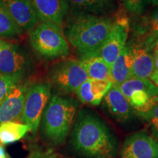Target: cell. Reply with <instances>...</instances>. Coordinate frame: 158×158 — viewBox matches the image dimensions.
Segmentation results:
<instances>
[{
	"mask_svg": "<svg viewBox=\"0 0 158 158\" xmlns=\"http://www.w3.org/2000/svg\"><path fill=\"white\" fill-rule=\"evenodd\" d=\"M70 144L84 158H116L118 143L108 124L95 113L80 110L70 133Z\"/></svg>",
	"mask_w": 158,
	"mask_h": 158,
	"instance_id": "1",
	"label": "cell"
},
{
	"mask_svg": "<svg viewBox=\"0 0 158 158\" xmlns=\"http://www.w3.org/2000/svg\"><path fill=\"white\" fill-rule=\"evenodd\" d=\"M114 19L76 11L64 31L69 45L81 55L96 52L112 28Z\"/></svg>",
	"mask_w": 158,
	"mask_h": 158,
	"instance_id": "2",
	"label": "cell"
},
{
	"mask_svg": "<svg viewBox=\"0 0 158 158\" xmlns=\"http://www.w3.org/2000/svg\"><path fill=\"white\" fill-rule=\"evenodd\" d=\"M78 105L75 100L53 94L41 117V133L49 143L59 146L64 143L70 133Z\"/></svg>",
	"mask_w": 158,
	"mask_h": 158,
	"instance_id": "3",
	"label": "cell"
},
{
	"mask_svg": "<svg viewBox=\"0 0 158 158\" xmlns=\"http://www.w3.org/2000/svg\"><path fill=\"white\" fill-rule=\"evenodd\" d=\"M31 48L45 60H56L70 55V45L62 27L51 22H40L29 32Z\"/></svg>",
	"mask_w": 158,
	"mask_h": 158,
	"instance_id": "4",
	"label": "cell"
},
{
	"mask_svg": "<svg viewBox=\"0 0 158 158\" xmlns=\"http://www.w3.org/2000/svg\"><path fill=\"white\" fill-rule=\"evenodd\" d=\"M51 96V85L49 83H35L27 89L21 122L29 126L33 134L39 129L41 117Z\"/></svg>",
	"mask_w": 158,
	"mask_h": 158,
	"instance_id": "5",
	"label": "cell"
},
{
	"mask_svg": "<svg viewBox=\"0 0 158 158\" xmlns=\"http://www.w3.org/2000/svg\"><path fill=\"white\" fill-rule=\"evenodd\" d=\"M116 86L129 102L136 115L147 112L155 103L158 96V88L150 79L132 77Z\"/></svg>",
	"mask_w": 158,
	"mask_h": 158,
	"instance_id": "6",
	"label": "cell"
},
{
	"mask_svg": "<svg viewBox=\"0 0 158 158\" xmlns=\"http://www.w3.org/2000/svg\"><path fill=\"white\" fill-rule=\"evenodd\" d=\"M48 77L51 82L66 93H76L89 78L79 59H68L51 67Z\"/></svg>",
	"mask_w": 158,
	"mask_h": 158,
	"instance_id": "7",
	"label": "cell"
},
{
	"mask_svg": "<svg viewBox=\"0 0 158 158\" xmlns=\"http://www.w3.org/2000/svg\"><path fill=\"white\" fill-rule=\"evenodd\" d=\"M130 24V20L126 15H117L109 34L95 52L110 66L127 45Z\"/></svg>",
	"mask_w": 158,
	"mask_h": 158,
	"instance_id": "8",
	"label": "cell"
},
{
	"mask_svg": "<svg viewBox=\"0 0 158 158\" xmlns=\"http://www.w3.org/2000/svg\"><path fill=\"white\" fill-rule=\"evenodd\" d=\"M31 68L29 53L17 43L7 41L0 50V75L18 76L23 78Z\"/></svg>",
	"mask_w": 158,
	"mask_h": 158,
	"instance_id": "9",
	"label": "cell"
},
{
	"mask_svg": "<svg viewBox=\"0 0 158 158\" xmlns=\"http://www.w3.org/2000/svg\"><path fill=\"white\" fill-rule=\"evenodd\" d=\"M130 27L133 35L131 43L151 52L158 43V6L136 18Z\"/></svg>",
	"mask_w": 158,
	"mask_h": 158,
	"instance_id": "10",
	"label": "cell"
},
{
	"mask_svg": "<svg viewBox=\"0 0 158 158\" xmlns=\"http://www.w3.org/2000/svg\"><path fill=\"white\" fill-rule=\"evenodd\" d=\"M119 158H158V140L144 130L136 132L125 138Z\"/></svg>",
	"mask_w": 158,
	"mask_h": 158,
	"instance_id": "11",
	"label": "cell"
},
{
	"mask_svg": "<svg viewBox=\"0 0 158 158\" xmlns=\"http://www.w3.org/2000/svg\"><path fill=\"white\" fill-rule=\"evenodd\" d=\"M29 86L28 83H21L0 102V124L8 122H21L23 104Z\"/></svg>",
	"mask_w": 158,
	"mask_h": 158,
	"instance_id": "12",
	"label": "cell"
},
{
	"mask_svg": "<svg viewBox=\"0 0 158 158\" xmlns=\"http://www.w3.org/2000/svg\"><path fill=\"white\" fill-rule=\"evenodd\" d=\"M102 102L108 113L119 123H128L136 115L127 99L114 84L108 90Z\"/></svg>",
	"mask_w": 158,
	"mask_h": 158,
	"instance_id": "13",
	"label": "cell"
},
{
	"mask_svg": "<svg viewBox=\"0 0 158 158\" xmlns=\"http://www.w3.org/2000/svg\"><path fill=\"white\" fill-rule=\"evenodd\" d=\"M4 5L24 32H30L39 23L33 0H2Z\"/></svg>",
	"mask_w": 158,
	"mask_h": 158,
	"instance_id": "14",
	"label": "cell"
},
{
	"mask_svg": "<svg viewBox=\"0 0 158 158\" xmlns=\"http://www.w3.org/2000/svg\"><path fill=\"white\" fill-rule=\"evenodd\" d=\"M40 22H51L62 27L70 6L67 0H33Z\"/></svg>",
	"mask_w": 158,
	"mask_h": 158,
	"instance_id": "15",
	"label": "cell"
},
{
	"mask_svg": "<svg viewBox=\"0 0 158 158\" xmlns=\"http://www.w3.org/2000/svg\"><path fill=\"white\" fill-rule=\"evenodd\" d=\"M113 83L88 78L76 90V94L83 104L96 106L101 103Z\"/></svg>",
	"mask_w": 158,
	"mask_h": 158,
	"instance_id": "16",
	"label": "cell"
},
{
	"mask_svg": "<svg viewBox=\"0 0 158 158\" xmlns=\"http://www.w3.org/2000/svg\"><path fill=\"white\" fill-rule=\"evenodd\" d=\"M79 60L89 78L113 83L110 66L95 52L82 55Z\"/></svg>",
	"mask_w": 158,
	"mask_h": 158,
	"instance_id": "17",
	"label": "cell"
},
{
	"mask_svg": "<svg viewBox=\"0 0 158 158\" xmlns=\"http://www.w3.org/2000/svg\"><path fill=\"white\" fill-rule=\"evenodd\" d=\"M129 45L133 56V77L149 79L155 71L152 53L131 43Z\"/></svg>",
	"mask_w": 158,
	"mask_h": 158,
	"instance_id": "18",
	"label": "cell"
},
{
	"mask_svg": "<svg viewBox=\"0 0 158 158\" xmlns=\"http://www.w3.org/2000/svg\"><path fill=\"white\" fill-rule=\"evenodd\" d=\"M133 56L130 45L127 44L110 65L113 84L118 86L133 77Z\"/></svg>",
	"mask_w": 158,
	"mask_h": 158,
	"instance_id": "19",
	"label": "cell"
},
{
	"mask_svg": "<svg viewBox=\"0 0 158 158\" xmlns=\"http://www.w3.org/2000/svg\"><path fill=\"white\" fill-rule=\"evenodd\" d=\"M69 6L76 11L100 16L114 13L116 8V0H67Z\"/></svg>",
	"mask_w": 158,
	"mask_h": 158,
	"instance_id": "20",
	"label": "cell"
},
{
	"mask_svg": "<svg viewBox=\"0 0 158 158\" xmlns=\"http://www.w3.org/2000/svg\"><path fill=\"white\" fill-rule=\"evenodd\" d=\"M23 34L24 31L12 18L2 0H0V39L15 40Z\"/></svg>",
	"mask_w": 158,
	"mask_h": 158,
	"instance_id": "21",
	"label": "cell"
},
{
	"mask_svg": "<svg viewBox=\"0 0 158 158\" xmlns=\"http://www.w3.org/2000/svg\"><path fill=\"white\" fill-rule=\"evenodd\" d=\"M28 132L29 126L21 122H8L0 124V142L3 144L14 143L21 140Z\"/></svg>",
	"mask_w": 158,
	"mask_h": 158,
	"instance_id": "22",
	"label": "cell"
},
{
	"mask_svg": "<svg viewBox=\"0 0 158 158\" xmlns=\"http://www.w3.org/2000/svg\"><path fill=\"white\" fill-rule=\"evenodd\" d=\"M137 116L147 122L152 135L158 140V102H156L147 112Z\"/></svg>",
	"mask_w": 158,
	"mask_h": 158,
	"instance_id": "23",
	"label": "cell"
},
{
	"mask_svg": "<svg viewBox=\"0 0 158 158\" xmlns=\"http://www.w3.org/2000/svg\"><path fill=\"white\" fill-rule=\"evenodd\" d=\"M23 78L18 76L0 75V102L13 89L22 81Z\"/></svg>",
	"mask_w": 158,
	"mask_h": 158,
	"instance_id": "24",
	"label": "cell"
},
{
	"mask_svg": "<svg viewBox=\"0 0 158 158\" xmlns=\"http://www.w3.org/2000/svg\"><path fill=\"white\" fill-rule=\"evenodd\" d=\"M122 2L126 10L135 18L143 15L150 5V0H122Z\"/></svg>",
	"mask_w": 158,
	"mask_h": 158,
	"instance_id": "25",
	"label": "cell"
},
{
	"mask_svg": "<svg viewBox=\"0 0 158 158\" xmlns=\"http://www.w3.org/2000/svg\"><path fill=\"white\" fill-rule=\"evenodd\" d=\"M26 158H57L52 149H36L32 151Z\"/></svg>",
	"mask_w": 158,
	"mask_h": 158,
	"instance_id": "26",
	"label": "cell"
},
{
	"mask_svg": "<svg viewBox=\"0 0 158 158\" xmlns=\"http://www.w3.org/2000/svg\"><path fill=\"white\" fill-rule=\"evenodd\" d=\"M152 55L154 64H155V70L158 71V43L155 44L152 50L151 51Z\"/></svg>",
	"mask_w": 158,
	"mask_h": 158,
	"instance_id": "27",
	"label": "cell"
},
{
	"mask_svg": "<svg viewBox=\"0 0 158 158\" xmlns=\"http://www.w3.org/2000/svg\"><path fill=\"white\" fill-rule=\"evenodd\" d=\"M150 80L152 81L154 84H155V86L158 88V71L155 70L150 77Z\"/></svg>",
	"mask_w": 158,
	"mask_h": 158,
	"instance_id": "28",
	"label": "cell"
},
{
	"mask_svg": "<svg viewBox=\"0 0 158 158\" xmlns=\"http://www.w3.org/2000/svg\"><path fill=\"white\" fill-rule=\"evenodd\" d=\"M6 153L2 146H0V158H5Z\"/></svg>",
	"mask_w": 158,
	"mask_h": 158,
	"instance_id": "29",
	"label": "cell"
},
{
	"mask_svg": "<svg viewBox=\"0 0 158 158\" xmlns=\"http://www.w3.org/2000/svg\"><path fill=\"white\" fill-rule=\"evenodd\" d=\"M150 5L153 7H156L158 6V0H150Z\"/></svg>",
	"mask_w": 158,
	"mask_h": 158,
	"instance_id": "30",
	"label": "cell"
},
{
	"mask_svg": "<svg viewBox=\"0 0 158 158\" xmlns=\"http://www.w3.org/2000/svg\"><path fill=\"white\" fill-rule=\"evenodd\" d=\"M7 41H8V40H4L0 39V50H1L2 48L4 46V45L5 44Z\"/></svg>",
	"mask_w": 158,
	"mask_h": 158,
	"instance_id": "31",
	"label": "cell"
},
{
	"mask_svg": "<svg viewBox=\"0 0 158 158\" xmlns=\"http://www.w3.org/2000/svg\"><path fill=\"white\" fill-rule=\"evenodd\" d=\"M155 101H156V102H158V96L157 97V98H156V99H155Z\"/></svg>",
	"mask_w": 158,
	"mask_h": 158,
	"instance_id": "32",
	"label": "cell"
}]
</instances>
